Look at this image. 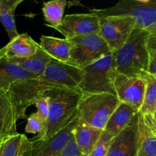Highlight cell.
Returning <instances> with one entry per match:
<instances>
[{
    "mask_svg": "<svg viewBox=\"0 0 156 156\" xmlns=\"http://www.w3.org/2000/svg\"><path fill=\"white\" fill-rule=\"evenodd\" d=\"M42 95L48 98L50 108L44 133L37 139H47L59 132L74 118L83 94L79 90L59 87L46 90Z\"/></svg>",
    "mask_w": 156,
    "mask_h": 156,
    "instance_id": "1",
    "label": "cell"
},
{
    "mask_svg": "<svg viewBox=\"0 0 156 156\" xmlns=\"http://www.w3.org/2000/svg\"><path fill=\"white\" fill-rule=\"evenodd\" d=\"M149 33L135 28L121 48L114 52L117 73L126 76H141L148 70Z\"/></svg>",
    "mask_w": 156,
    "mask_h": 156,
    "instance_id": "2",
    "label": "cell"
},
{
    "mask_svg": "<svg viewBox=\"0 0 156 156\" xmlns=\"http://www.w3.org/2000/svg\"><path fill=\"white\" fill-rule=\"evenodd\" d=\"M89 12L101 17H129L136 28L149 33L156 25V0H120L111 7L91 9Z\"/></svg>",
    "mask_w": 156,
    "mask_h": 156,
    "instance_id": "3",
    "label": "cell"
},
{
    "mask_svg": "<svg viewBox=\"0 0 156 156\" xmlns=\"http://www.w3.org/2000/svg\"><path fill=\"white\" fill-rule=\"evenodd\" d=\"M117 75L114 55L111 53L82 69L79 90L82 94L110 93L116 95L114 82Z\"/></svg>",
    "mask_w": 156,
    "mask_h": 156,
    "instance_id": "4",
    "label": "cell"
},
{
    "mask_svg": "<svg viewBox=\"0 0 156 156\" xmlns=\"http://www.w3.org/2000/svg\"><path fill=\"white\" fill-rule=\"evenodd\" d=\"M120 101L110 93L83 94L78 108L79 121L104 130Z\"/></svg>",
    "mask_w": 156,
    "mask_h": 156,
    "instance_id": "5",
    "label": "cell"
},
{
    "mask_svg": "<svg viewBox=\"0 0 156 156\" xmlns=\"http://www.w3.org/2000/svg\"><path fill=\"white\" fill-rule=\"evenodd\" d=\"M69 42L70 56L68 64L80 69L112 53L98 34L76 37L69 40Z\"/></svg>",
    "mask_w": 156,
    "mask_h": 156,
    "instance_id": "6",
    "label": "cell"
},
{
    "mask_svg": "<svg viewBox=\"0 0 156 156\" xmlns=\"http://www.w3.org/2000/svg\"><path fill=\"white\" fill-rule=\"evenodd\" d=\"M56 88L41 77L27 79L14 82L9 89L18 120L26 118L27 109L39 98L46 90Z\"/></svg>",
    "mask_w": 156,
    "mask_h": 156,
    "instance_id": "7",
    "label": "cell"
},
{
    "mask_svg": "<svg viewBox=\"0 0 156 156\" xmlns=\"http://www.w3.org/2000/svg\"><path fill=\"white\" fill-rule=\"evenodd\" d=\"M135 28V22L129 17L99 18L98 34L112 53L123 47Z\"/></svg>",
    "mask_w": 156,
    "mask_h": 156,
    "instance_id": "8",
    "label": "cell"
},
{
    "mask_svg": "<svg viewBox=\"0 0 156 156\" xmlns=\"http://www.w3.org/2000/svg\"><path fill=\"white\" fill-rule=\"evenodd\" d=\"M78 112V111H77ZM79 121L78 113L74 118L59 132L47 139L30 141L23 156H55L66 146L74 135V129Z\"/></svg>",
    "mask_w": 156,
    "mask_h": 156,
    "instance_id": "9",
    "label": "cell"
},
{
    "mask_svg": "<svg viewBox=\"0 0 156 156\" xmlns=\"http://www.w3.org/2000/svg\"><path fill=\"white\" fill-rule=\"evenodd\" d=\"M40 77L56 88L61 87L79 90L82 80V69L51 59Z\"/></svg>",
    "mask_w": 156,
    "mask_h": 156,
    "instance_id": "10",
    "label": "cell"
},
{
    "mask_svg": "<svg viewBox=\"0 0 156 156\" xmlns=\"http://www.w3.org/2000/svg\"><path fill=\"white\" fill-rule=\"evenodd\" d=\"M115 94L120 103L140 111L144 99L146 82L141 76H126L117 73L114 82Z\"/></svg>",
    "mask_w": 156,
    "mask_h": 156,
    "instance_id": "11",
    "label": "cell"
},
{
    "mask_svg": "<svg viewBox=\"0 0 156 156\" xmlns=\"http://www.w3.org/2000/svg\"><path fill=\"white\" fill-rule=\"evenodd\" d=\"M67 40L84 35L98 34L99 18L91 12L66 15L62 24L53 27Z\"/></svg>",
    "mask_w": 156,
    "mask_h": 156,
    "instance_id": "12",
    "label": "cell"
},
{
    "mask_svg": "<svg viewBox=\"0 0 156 156\" xmlns=\"http://www.w3.org/2000/svg\"><path fill=\"white\" fill-rule=\"evenodd\" d=\"M139 112L129 124L114 136L106 156H136L139 147Z\"/></svg>",
    "mask_w": 156,
    "mask_h": 156,
    "instance_id": "13",
    "label": "cell"
},
{
    "mask_svg": "<svg viewBox=\"0 0 156 156\" xmlns=\"http://www.w3.org/2000/svg\"><path fill=\"white\" fill-rule=\"evenodd\" d=\"M18 120L10 94L0 89V145L18 134Z\"/></svg>",
    "mask_w": 156,
    "mask_h": 156,
    "instance_id": "14",
    "label": "cell"
},
{
    "mask_svg": "<svg viewBox=\"0 0 156 156\" xmlns=\"http://www.w3.org/2000/svg\"><path fill=\"white\" fill-rule=\"evenodd\" d=\"M37 76L11 60L6 55L0 58V89L8 91L14 82Z\"/></svg>",
    "mask_w": 156,
    "mask_h": 156,
    "instance_id": "15",
    "label": "cell"
},
{
    "mask_svg": "<svg viewBox=\"0 0 156 156\" xmlns=\"http://www.w3.org/2000/svg\"><path fill=\"white\" fill-rule=\"evenodd\" d=\"M104 130L79 121L74 129V137L82 155H88Z\"/></svg>",
    "mask_w": 156,
    "mask_h": 156,
    "instance_id": "16",
    "label": "cell"
},
{
    "mask_svg": "<svg viewBox=\"0 0 156 156\" xmlns=\"http://www.w3.org/2000/svg\"><path fill=\"white\" fill-rule=\"evenodd\" d=\"M40 47L53 59L68 63L70 56V44L66 38L42 35L40 38Z\"/></svg>",
    "mask_w": 156,
    "mask_h": 156,
    "instance_id": "17",
    "label": "cell"
},
{
    "mask_svg": "<svg viewBox=\"0 0 156 156\" xmlns=\"http://www.w3.org/2000/svg\"><path fill=\"white\" fill-rule=\"evenodd\" d=\"M137 113L138 111L129 105L120 103L108 120L104 131L112 137L115 136L129 124Z\"/></svg>",
    "mask_w": 156,
    "mask_h": 156,
    "instance_id": "18",
    "label": "cell"
},
{
    "mask_svg": "<svg viewBox=\"0 0 156 156\" xmlns=\"http://www.w3.org/2000/svg\"><path fill=\"white\" fill-rule=\"evenodd\" d=\"M5 55L8 57L25 58L35 54L40 47L39 44L34 41L27 33L18 34L6 45Z\"/></svg>",
    "mask_w": 156,
    "mask_h": 156,
    "instance_id": "19",
    "label": "cell"
},
{
    "mask_svg": "<svg viewBox=\"0 0 156 156\" xmlns=\"http://www.w3.org/2000/svg\"><path fill=\"white\" fill-rule=\"evenodd\" d=\"M11 60L16 62L19 66L30 72V73L40 77L42 76L47 64L52 59L41 47L38 48L36 53L25 58L9 57Z\"/></svg>",
    "mask_w": 156,
    "mask_h": 156,
    "instance_id": "20",
    "label": "cell"
},
{
    "mask_svg": "<svg viewBox=\"0 0 156 156\" xmlns=\"http://www.w3.org/2000/svg\"><path fill=\"white\" fill-rule=\"evenodd\" d=\"M139 147L136 156H156V136L139 114Z\"/></svg>",
    "mask_w": 156,
    "mask_h": 156,
    "instance_id": "21",
    "label": "cell"
},
{
    "mask_svg": "<svg viewBox=\"0 0 156 156\" xmlns=\"http://www.w3.org/2000/svg\"><path fill=\"white\" fill-rule=\"evenodd\" d=\"M66 5V0H53L44 2L42 11L44 20L48 24L46 25L52 28L60 25L63 20Z\"/></svg>",
    "mask_w": 156,
    "mask_h": 156,
    "instance_id": "22",
    "label": "cell"
},
{
    "mask_svg": "<svg viewBox=\"0 0 156 156\" xmlns=\"http://www.w3.org/2000/svg\"><path fill=\"white\" fill-rule=\"evenodd\" d=\"M146 82L144 99L139 114L143 116H152L156 109V77L144 73L141 76Z\"/></svg>",
    "mask_w": 156,
    "mask_h": 156,
    "instance_id": "23",
    "label": "cell"
},
{
    "mask_svg": "<svg viewBox=\"0 0 156 156\" xmlns=\"http://www.w3.org/2000/svg\"><path fill=\"white\" fill-rule=\"evenodd\" d=\"M30 143L24 134H17L0 145V156H23Z\"/></svg>",
    "mask_w": 156,
    "mask_h": 156,
    "instance_id": "24",
    "label": "cell"
},
{
    "mask_svg": "<svg viewBox=\"0 0 156 156\" xmlns=\"http://www.w3.org/2000/svg\"><path fill=\"white\" fill-rule=\"evenodd\" d=\"M23 2V0H16L15 4L11 6L8 10L0 15V22L4 27L9 36V40L12 41L17 36H18V32L17 30L16 23H15V12L18 6Z\"/></svg>",
    "mask_w": 156,
    "mask_h": 156,
    "instance_id": "25",
    "label": "cell"
},
{
    "mask_svg": "<svg viewBox=\"0 0 156 156\" xmlns=\"http://www.w3.org/2000/svg\"><path fill=\"white\" fill-rule=\"evenodd\" d=\"M45 124V121L40 117L37 112L34 113L27 117L25 132L30 134L37 133V138H40L44 133Z\"/></svg>",
    "mask_w": 156,
    "mask_h": 156,
    "instance_id": "26",
    "label": "cell"
},
{
    "mask_svg": "<svg viewBox=\"0 0 156 156\" xmlns=\"http://www.w3.org/2000/svg\"><path fill=\"white\" fill-rule=\"evenodd\" d=\"M112 138L108 133L103 131L100 139L88 156H106Z\"/></svg>",
    "mask_w": 156,
    "mask_h": 156,
    "instance_id": "27",
    "label": "cell"
},
{
    "mask_svg": "<svg viewBox=\"0 0 156 156\" xmlns=\"http://www.w3.org/2000/svg\"><path fill=\"white\" fill-rule=\"evenodd\" d=\"M34 105L36 106L37 109V114L46 123V120H47L49 114V108H50L48 98L46 96L41 95L39 98L35 101Z\"/></svg>",
    "mask_w": 156,
    "mask_h": 156,
    "instance_id": "28",
    "label": "cell"
},
{
    "mask_svg": "<svg viewBox=\"0 0 156 156\" xmlns=\"http://www.w3.org/2000/svg\"><path fill=\"white\" fill-rule=\"evenodd\" d=\"M80 149L75 140L74 137L71 139L68 144L60 152L55 156H81L82 155Z\"/></svg>",
    "mask_w": 156,
    "mask_h": 156,
    "instance_id": "29",
    "label": "cell"
},
{
    "mask_svg": "<svg viewBox=\"0 0 156 156\" xmlns=\"http://www.w3.org/2000/svg\"><path fill=\"white\" fill-rule=\"evenodd\" d=\"M147 73L152 76H156V50H149Z\"/></svg>",
    "mask_w": 156,
    "mask_h": 156,
    "instance_id": "30",
    "label": "cell"
},
{
    "mask_svg": "<svg viewBox=\"0 0 156 156\" xmlns=\"http://www.w3.org/2000/svg\"><path fill=\"white\" fill-rule=\"evenodd\" d=\"M16 0H0V15L13 5Z\"/></svg>",
    "mask_w": 156,
    "mask_h": 156,
    "instance_id": "31",
    "label": "cell"
},
{
    "mask_svg": "<svg viewBox=\"0 0 156 156\" xmlns=\"http://www.w3.org/2000/svg\"><path fill=\"white\" fill-rule=\"evenodd\" d=\"M155 42H156V25L154 27V28L149 32V43H148L149 48L151 47V46L153 45Z\"/></svg>",
    "mask_w": 156,
    "mask_h": 156,
    "instance_id": "32",
    "label": "cell"
},
{
    "mask_svg": "<svg viewBox=\"0 0 156 156\" xmlns=\"http://www.w3.org/2000/svg\"><path fill=\"white\" fill-rule=\"evenodd\" d=\"M6 50H7V47H6V45L5 46V47H2V48L0 49V58H1L2 56H3V55L5 54Z\"/></svg>",
    "mask_w": 156,
    "mask_h": 156,
    "instance_id": "33",
    "label": "cell"
},
{
    "mask_svg": "<svg viewBox=\"0 0 156 156\" xmlns=\"http://www.w3.org/2000/svg\"><path fill=\"white\" fill-rule=\"evenodd\" d=\"M147 126H148V125H147ZM149 129H151V131H152V133H153L154 135H155V136H156V129H155V128L150 127V126H149Z\"/></svg>",
    "mask_w": 156,
    "mask_h": 156,
    "instance_id": "34",
    "label": "cell"
},
{
    "mask_svg": "<svg viewBox=\"0 0 156 156\" xmlns=\"http://www.w3.org/2000/svg\"><path fill=\"white\" fill-rule=\"evenodd\" d=\"M149 50H156V42L153 44V45L151 46V47H149Z\"/></svg>",
    "mask_w": 156,
    "mask_h": 156,
    "instance_id": "35",
    "label": "cell"
},
{
    "mask_svg": "<svg viewBox=\"0 0 156 156\" xmlns=\"http://www.w3.org/2000/svg\"><path fill=\"white\" fill-rule=\"evenodd\" d=\"M81 156H88V155H82Z\"/></svg>",
    "mask_w": 156,
    "mask_h": 156,
    "instance_id": "36",
    "label": "cell"
},
{
    "mask_svg": "<svg viewBox=\"0 0 156 156\" xmlns=\"http://www.w3.org/2000/svg\"><path fill=\"white\" fill-rule=\"evenodd\" d=\"M155 77H156V76H155Z\"/></svg>",
    "mask_w": 156,
    "mask_h": 156,
    "instance_id": "37",
    "label": "cell"
}]
</instances>
